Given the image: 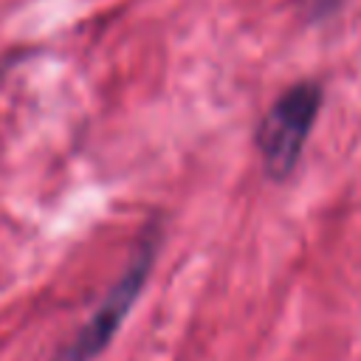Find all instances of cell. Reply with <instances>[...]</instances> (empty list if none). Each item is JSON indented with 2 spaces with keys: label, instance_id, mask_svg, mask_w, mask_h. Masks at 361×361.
I'll use <instances>...</instances> for the list:
<instances>
[{
  "label": "cell",
  "instance_id": "6da1fadb",
  "mask_svg": "<svg viewBox=\"0 0 361 361\" xmlns=\"http://www.w3.org/2000/svg\"><path fill=\"white\" fill-rule=\"evenodd\" d=\"M155 254H158V231L149 228L138 240L124 274L113 282V288L104 293V299L90 313V319L54 353L51 361H96L107 350V344L116 338L124 319L135 307V302H138V296L149 279Z\"/></svg>",
  "mask_w": 361,
  "mask_h": 361
},
{
  "label": "cell",
  "instance_id": "7a4b0ae2",
  "mask_svg": "<svg viewBox=\"0 0 361 361\" xmlns=\"http://www.w3.org/2000/svg\"><path fill=\"white\" fill-rule=\"evenodd\" d=\"M322 107V85L296 82L290 85L265 113L257 130V147L265 172L276 180L288 178L302 158L307 135Z\"/></svg>",
  "mask_w": 361,
  "mask_h": 361
},
{
  "label": "cell",
  "instance_id": "3957f363",
  "mask_svg": "<svg viewBox=\"0 0 361 361\" xmlns=\"http://www.w3.org/2000/svg\"><path fill=\"white\" fill-rule=\"evenodd\" d=\"M296 3L307 20H324L341 6V0H296Z\"/></svg>",
  "mask_w": 361,
  "mask_h": 361
}]
</instances>
